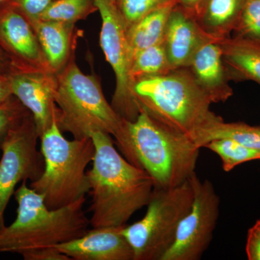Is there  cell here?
<instances>
[{
  "label": "cell",
  "instance_id": "11",
  "mask_svg": "<svg viewBox=\"0 0 260 260\" xmlns=\"http://www.w3.org/2000/svg\"><path fill=\"white\" fill-rule=\"evenodd\" d=\"M0 48L17 72H53L31 23L11 0L0 2Z\"/></svg>",
  "mask_w": 260,
  "mask_h": 260
},
{
  "label": "cell",
  "instance_id": "26",
  "mask_svg": "<svg viewBox=\"0 0 260 260\" xmlns=\"http://www.w3.org/2000/svg\"><path fill=\"white\" fill-rule=\"evenodd\" d=\"M29 112L15 95L0 103V149L10 130Z\"/></svg>",
  "mask_w": 260,
  "mask_h": 260
},
{
  "label": "cell",
  "instance_id": "16",
  "mask_svg": "<svg viewBox=\"0 0 260 260\" xmlns=\"http://www.w3.org/2000/svg\"><path fill=\"white\" fill-rule=\"evenodd\" d=\"M29 20L51 70L59 73L74 57L76 44L75 24L40 19Z\"/></svg>",
  "mask_w": 260,
  "mask_h": 260
},
{
  "label": "cell",
  "instance_id": "22",
  "mask_svg": "<svg viewBox=\"0 0 260 260\" xmlns=\"http://www.w3.org/2000/svg\"><path fill=\"white\" fill-rule=\"evenodd\" d=\"M95 11L94 0H54L38 19L75 25Z\"/></svg>",
  "mask_w": 260,
  "mask_h": 260
},
{
  "label": "cell",
  "instance_id": "15",
  "mask_svg": "<svg viewBox=\"0 0 260 260\" xmlns=\"http://www.w3.org/2000/svg\"><path fill=\"white\" fill-rule=\"evenodd\" d=\"M219 42L213 41L202 46L189 67L195 81L212 103L225 102L234 94Z\"/></svg>",
  "mask_w": 260,
  "mask_h": 260
},
{
  "label": "cell",
  "instance_id": "31",
  "mask_svg": "<svg viewBox=\"0 0 260 260\" xmlns=\"http://www.w3.org/2000/svg\"><path fill=\"white\" fill-rule=\"evenodd\" d=\"M0 73L10 75L15 73L14 68L12 65L9 58L7 56L4 51L0 48Z\"/></svg>",
  "mask_w": 260,
  "mask_h": 260
},
{
  "label": "cell",
  "instance_id": "30",
  "mask_svg": "<svg viewBox=\"0 0 260 260\" xmlns=\"http://www.w3.org/2000/svg\"><path fill=\"white\" fill-rule=\"evenodd\" d=\"M13 95L10 75L0 73V103Z\"/></svg>",
  "mask_w": 260,
  "mask_h": 260
},
{
  "label": "cell",
  "instance_id": "32",
  "mask_svg": "<svg viewBox=\"0 0 260 260\" xmlns=\"http://www.w3.org/2000/svg\"><path fill=\"white\" fill-rule=\"evenodd\" d=\"M112 1L113 2V3H116V0H112Z\"/></svg>",
  "mask_w": 260,
  "mask_h": 260
},
{
  "label": "cell",
  "instance_id": "25",
  "mask_svg": "<svg viewBox=\"0 0 260 260\" xmlns=\"http://www.w3.org/2000/svg\"><path fill=\"white\" fill-rule=\"evenodd\" d=\"M169 0H116L115 5L126 30L145 15L165 5Z\"/></svg>",
  "mask_w": 260,
  "mask_h": 260
},
{
  "label": "cell",
  "instance_id": "28",
  "mask_svg": "<svg viewBox=\"0 0 260 260\" xmlns=\"http://www.w3.org/2000/svg\"><path fill=\"white\" fill-rule=\"evenodd\" d=\"M246 254L249 260H260V220L248 231Z\"/></svg>",
  "mask_w": 260,
  "mask_h": 260
},
{
  "label": "cell",
  "instance_id": "8",
  "mask_svg": "<svg viewBox=\"0 0 260 260\" xmlns=\"http://www.w3.org/2000/svg\"><path fill=\"white\" fill-rule=\"evenodd\" d=\"M94 3L102 17L101 47L115 74V91L111 105L121 118L133 121L139 115L141 107L130 78L132 52L125 25L112 0H94Z\"/></svg>",
  "mask_w": 260,
  "mask_h": 260
},
{
  "label": "cell",
  "instance_id": "2",
  "mask_svg": "<svg viewBox=\"0 0 260 260\" xmlns=\"http://www.w3.org/2000/svg\"><path fill=\"white\" fill-rule=\"evenodd\" d=\"M23 181L15 191L17 216L0 232V253H16L25 260L37 254L78 239L88 231L90 219L84 211L86 198L68 206L51 210L42 195Z\"/></svg>",
  "mask_w": 260,
  "mask_h": 260
},
{
  "label": "cell",
  "instance_id": "21",
  "mask_svg": "<svg viewBox=\"0 0 260 260\" xmlns=\"http://www.w3.org/2000/svg\"><path fill=\"white\" fill-rule=\"evenodd\" d=\"M172 70L164 41L133 54L130 67V78L135 85L138 80L165 75Z\"/></svg>",
  "mask_w": 260,
  "mask_h": 260
},
{
  "label": "cell",
  "instance_id": "1",
  "mask_svg": "<svg viewBox=\"0 0 260 260\" xmlns=\"http://www.w3.org/2000/svg\"><path fill=\"white\" fill-rule=\"evenodd\" d=\"M90 138L95 153L93 167L87 172L92 195L90 225L124 226L137 211L148 204L153 180L117 151L110 135L95 132Z\"/></svg>",
  "mask_w": 260,
  "mask_h": 260
},
{
  "label": "cell",
  "instance_id": "5",
  "mask_svg": "<svg viewBox=\"0 0 260 260\" xmlns=\"http://www.w3.org/2000/svg\"><path fill=\"white\" fill-rule=\"evenodd\" d=\"M135 92L140 107L194 143L221 118L210 110L213 103L195 81L189 68L138 80Z\"/></svg>",
  "mask_w": 260,
  "mask_h": 260
},
{
  "label": "cell",
  "instance_id": "7",
  "mask_svg": "<svg viewBox=\"0 0 260 260\" xmlns=\"http://www.w3.org/2000/svg\"><path fill=\"white\" fill-rule=\"evenodd\" d=\"M194 190L190 181L170 189H155L141 220L123 227L134 260H161L174 244L181 220L190 210Z\"/></svg>",
  "mask_w": 260,
  "mask_h": 260
},
{
  "label": "cell",
  "instance_id": "14",
  "mask_svg": "<svg viewBox=\"0 0 260 260\" xmlns=\"http://www.w3.org/2000/svg\"><path fill=\"white\" fill-rule=\"evenodd\" d=\"M123 227L93 228L82 237L55 247L70 259L134 260Z\"/></svg>",
  "mask_w": 260,
  "mask_h": 260
},
{
  "label": "cell",
  "instance_id": "9",
  "mask_svg": "<svg viewBox=\"0 0 260 260\" xmlns=\"http://www.w3.org/2000/svg\"><path fill=\"white\" fill-rule=\"evenodd\" d=\"M40 139L31 113L10 130L2 145L0 160V232L5 229V213L19 182L37 180L44 169L42 151L37 148Z\"/></svg>",
  "mask_w": 260,
  "mask_h": 260
},
{
  "label": "cell",
  "instance_id": "20",
  "mask_svg": "<svg viewBox=\"0 0 260 260\" xmlns=\"http://www.w3.org/2000/svg\"><path fill=\"white\" fill-rule=\"evenodd\" d=\"M223 138L235 140L260 151L259 126H251L243 122H225L222 118L205 129L195 143L201 148L211 140Z\"/></svg>",
  "mask_w": 260,
  "mask_h": 260
},
{
  "label": "cell",
  "instance_id": "24",
  "mask_svg": "<svg viewBox=\"0 0 260 260\" xmlns=\"http://www.w3.org/2000/svg\"><path fill=\"white\" fill-rule=\"evenodd\" d=\"M234 37L260 45V0H245Z\"/></svg>",
  "mask_w": 260,
  "mask_h": 260
},
{
  "label": "cell",
  "instance_id": "29",
  "mask_svg": "<svg viewBox=\"0 0 260 260\" xmlns=\"http://www.w3.org/2000/svg\"><path fill=\"white\" fill-rule=\"evenodd\" d=\"M207 0H177V5L195 19L200 20Z\"/></svg>",
  "mask_w": 260,
  "mask_h": 260
},
{
  "label": "cell",
  "instance_id": "27",
  "mask_svg": "<svg viewBox=\"0 0 260 260\" xmlns=\"http://www.w3.org/2000/svg\"><path fill=\"white\" fill-rule=\"evenodd\" d=\"M29 20L38 19L54 0H11Z\"/></svg>",
  "mask_w": 260,
  "mask_h": 260
},
{
  "label": "cell",
  "instance_id": "10",
  "mask_svg": "<svg viewBox=\"0 0 260 260\" xmlns=\"http://www.w3.org/2000/svg\"><path fill=\"white\" fill-rule=\"evenodd\" d=\"M189 181L194 190L192 205L161 260H199L213 240L220 215V197L209 179L202 181L195 173Z\"/></svg>",
  "mask_w": 260,
  "mask_h": 260
},
{
  "label": "cell",
  "instance_id": "6",
  "mask_svg": "<svg viewBox=\"0 0 260 260\" xmlns=\"http://www.w3.org/2000/svg\"><path fill=\"white\" fill-rule=\"evenodd\" d=\"M44 169L30 187L42 195L49 209L68 206L90 191L86 169L95 156L91 138L69 140L54 121L40 138Z\"/></svg>",
  "mask_w": 260,
  "mask_h": 260
},
{
  "label": "cell",
  "instance_id": "19",
  "mask_svg": "<svg viewBox=\"0 0 260 260\" xmlns=\"http://www.w3.org/2000/svg\"><path fill=\"white\" fill-rule=\"evenodd\" d=\"M245 0H207L198 20L204 30L217 39L231 37Z\"/></svg>",
  "mask_w": 260,
  "mask_h": 260
},
{
  "label": "cell",
  "instance_id": "4",
  "mask_svg": "<svg viewBox=\"0 0 260 260\" xmlns=\"http://www.w3.org/2000/svg\"><path fill=\"white\" fill-rule=\"evenodd\" d=\"M56 74L57 124L75 139L90 138L95 132L114 137L119 150L127 139L126 120L107 102L99 80L81 71L74 57Z\"/></svg>",
  "mask_w": 260,
  "mask_h": 260
},
{
  "label": "cell",
  "instance_id": "3",
  "mask_svg": "<svg viewBox=\"0 0 260 260\" xmlns=\"http://www.w3.org/2000/svg\"><path fill=\"white\" fill-rule=\"evenodd\" d=\"M127 139L121 155L148 173L155 189L181 185L195 174L200 148L186 135L141 107L135 120L126 121Z\"/></svg>",
  "mask_w": 260,
  "mask_h": 260
},
{
  "label": "cell",
  "instance_id": "18",
  "mask_svg": "<svg viewBox=\"0 0 260 260\" xmlns=\"http://www.w3.org/2000/svg\"><path fill=\"white\" fill-rule=\"evenodd\" d=\"M177 5V0H169L126 29L132 57L137 51L164 42L169 17Z\"/></svg>",
  "mask_w": 260,
  "mask_h": 260
},
{
  "label": "cell",
  "instance_id": "13",
  "mask_svg": "<svg viewBox=\"0 0 260 260\" xmlns=\"http://www.w3.org/2000/svg\"><path fill=\"white\" fill-rule=\"evenodd\" d=\"M220 40L207 32L199 22L180 6L173 9L164 37L172 70L189 68L197 51L207 43Z\"/></svg>",
  "mask_w": 260,
  "mask_h": 260
},
{
  "label": "cell",
  "instance_id": "12",
  "mask_svg": "<svg viewBox=\"0 0 260 260\" xmlns=\"http://www.w3.org/2000/svg\"><path fill=\"white\" fill-rule=\"evenodd\" d=\"M10 79L13 95L31 113L41 138L57 118L58 109L54 100L56 73L17 72L10 75Z\"/></svg>",
  "mask_w": 260,
  "mask_h": 260
},
{
  "label": "cell",
  "instance_id": "17",
  "mask_svg": "<svg viewBox=\"0 0 260 260\" xmlns=\"http://www.w3.org/2000/svg\"><path fill=\"white\" fill-rule=\"evenodd\" d=\"M219 42L229 79L252 80L260 85V45L232 37Z\"/></svg>",
  "mask_w": 260,
  "mask_h": 260
},
{
  "label": "cell",
  "instance_id": "33",
  "mask_svg": "<svg viewBox=\"0 0 260 260\" xmlns=\"http://www.w3.org/2000/svg\"><path fill=\"white\" fill-rule=\"evenodd\" d=\"M4 1V0H0V2Z\"/></svg>",
  "mask_w": 260,
  "mask_h": 260
},
{
  "label": "cell",
  "instance_id": "23",
  "mask_svg": "<svg viewBox=\"0 0 260 260\" xmlns=\"http://www.w3.org/2000/svg\"><path fill=\"white\" fill-rule=\"evenodd\" d=\"M203 148L209 149L220 157L225 172H231L243 162L260 160V151L234 140L223 138L211 140Z\"/></svg>",
  "mask_w": 260,
  "mask_h": 260
}]
</instances>
